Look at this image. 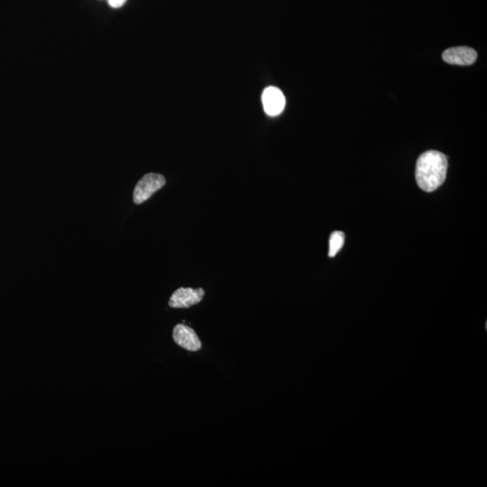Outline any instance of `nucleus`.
<instances>
[{
	"label": "nucleus",
	"instance_id": "6",
	"mask_svg": "<svg viewBox=\"0 0 487 487\" xmlns=\"http://www.w3.org/2000/svg\"><path fill=\"white\" fill-rule=\"evenodd\" d=\"M262 101L263 110L271 117L278 116L286 107V97L276 87L266 88L263 93Z\"/></svg>",
	"mask_w": 487,
	"mask_h": 487
},
{
	"label": "nucleus",
	"instance_id": "7",
	"mask_svg": "<svg viewBox=\"0 0 487 487\" xmlns=\"http://www.w3.org/2000/svg\"><path fill=\"white\" fill-rule=\"evenodd\" d=\"M345 242V234L341 231H335L330 239L329 256L334 257L342 248Z\"/></svg>",
	"mask_w": 487,
	"mask_h": 487
},
{
	"label": "nucleus",
	"instance_id": "2",
	"mask_svg": "<svg viewBox=\"0 0 487 487\" xmlns=\"http://www.w3.org/2000/svg\"><path fill=\"white\" fill-rule=\"evenodd\" d=\"M167 180L164 175L155 174H145L135 185L133 194V201L135 204H142L147 201L152 195L164 187Z\"/></svg>",
	"mask_w": 487,
	"mask_h": 487
},
{
	"label": "nucleus",
	"instance_id": "1",
	"mask_svg": "<svg viewBox=\"0 0 487 487\" xmlns=\"http://www.w3.org/2000/svg\"><path fill=\"white\" fill-rule=\"evenodd\" d=\"M448 167V158L441 152H425L416 164L415 176L419 187L427 192H434L445 182Z\"/></svg>",
	"mask_w": 487,
	"mask_h": 487
},
{
	"label": "nucleus",
	"instance_id": "3",
	"mask_svg": "<svg viewBox=\"0 0 487 487\" xmlns=\"http://www.w3.org/2000/svg\"><path fill=\"white\" fill-rule=\"evenodd\" d=\"M205 295V290L202 288H179L172 294L169 300V306L175 309H188L201 302Z\"/></svg>",
	"mask_w": 487,
	"mask_h": 487
},
{
	"label": "nucleus",
	"instance_id": "8",
	"mask_svg": "<svg viewBox=\"0 0 487 487\" xmlns=\"http://www.w3.org/2000/svg\"><path fill=\"white\" fill-rule=\"evenodd\" d=\"M127 0H108V5L113 9H120L126 4Z\"/></svg>",
	"mask_w": 487,
	"mask_h": 487
},
{
	"label": "nucleus",
	"instance_id": "5",
	"mask_svg": "<svg viewBox=\"0 0 487 487\" xmlns=\"http://www.w3.org/2000/svg\"><path fill=\"white\" fill-rule=\"evenodd\" d=\"M445 63L453 66H471L478 59V53L466 46L452 47L442 54Z\"/></svg>",
	"mask_w": 487,
	"mask_h": 487
},
{
	"label": "nucleus",
	"instance_id": "4",
	"mask_svg": "<svg viewBox=\"0 0 487 487\" xmlns=\"http://www.w3.org/2000/svg\"><path fill=\"white\" fill-rule=\"evenodd\" d=\"M172 337L179 347L192 352L201 350L202 343L195 330L184 324H178L172 331Z\"/></svg>",
	"mask_w": 487,
	"mask_h": 487
}]
</instances>
